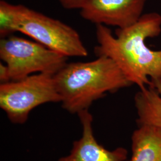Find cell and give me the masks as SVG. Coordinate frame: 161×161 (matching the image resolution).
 I'll use <instances>...</instances> for the list:
<instances>
[{
    "label": "cell",
    "instance_id": "6da1fadb",
    "mask_svg": "<svg viewBox=\"0 0 161 161\" xmlns=\"http://www.w3.org/2000/svg\"><path fill=\"white\" fill-rule=\"evenodd\" d=\"M161 33V15L156 12L143 14L130 27L118 28L115 35L108 26L97 25L94 52L111 58L132 84L142 89L161 80V50H152L146 42Z\"/></svg>",
    "mask_w": 161,
    "mask_h": 161
},
{
    "label": "cell",
    "instance_id": "7a4b0ae2",
    "mask_svg": "<svg viewBox=\"0 0 161 161\" xmlns=\"http://www.w3.org/2000/svg\"><path fill=\"white\" fill-rule=\"evenodd\" d=\"M54 79L63 108L76 114L88 110L107 92L132 85L115 62L106 56L87 62L66 64Z\"/></svg>",
    "mask_w": 161,
    "mask_h": 161
},
{
    "label": "cell",
    "instance_id": "3957f363",
    "mask_svg": "<svg viewBox=\"0 0 161 161\" xmlns=\"http://www.w3.org/2000/svg\"><path fill=\"white\" fill-rule=\"evenodd\" d=\"M20 32L67 57H86L88 52L78 32L69 25L23 5L0 1V35Z\"/></svg>",
    "mask_w": 161,
    "mask_h": 161
},
{
    "label": "cell",
    "instance_id": "277c9868",
    "mask_svg": "<svg viewBox=\"0 0 161 161\" xmlns=\"http://www.w3.org/2000/svg\"><path fill=\"white\" fill-rule=\"evenodd\" d=\"M61 102L53 75L38 73L0 84V107L13 124H23L30 112L48 103Z\"/></svg>",
    "mask_w": 161,
    "mask_h": 161
},
{
    "label": "cell",
    "instance_id": "5b68a950",
    "mask_svg": "<svg viewBox=\"0 0 161 161\" xmlns=\"http://www.w3.org/2000/svg\"><path fill=\"white\" fill-rule=\"evenodd\" d=\"M68 58L38 42L15 35L0 41V58L8 68L11 81L36 72L54 76L66 64Z\"/></svg>",
    "mask_w": 161,
    "mask_h": 161
},
{
    "label": "cell",
    "instance_id": "8992f818",
    "mask_svg": "<svg viewBox=\"0 0 161 161\" xmlns=\"http://www.w3.org/2000/svg\"><path fill=\"white\" fill-rule=\"evenodd\" d=\"M146 0H87L81 17L97 25L119 29L130 27L143 15Z\"/></svg>",
    "mask_w": 161,
    "mask_h": 161
},
{
    "label": "cell",
    "instance_id": "52a82bcc",
    "mask_svg": "<svg viewBox=\"0 0 161 161\" xmlns=\"http://www.w3.org/2000/svg\"><path fill=\"white\" fill-rule=\"evenodd\" d=\"M82 128V136L73 143L68 155L58 161H125L128 156L126 149L119 147L109 150L99 144L94 135L92 116L88 110L78 114Z\"/></svg>",
    "mask_w": 161,
    "mask_h": 161
},
{
    "label": "cell",
    "instance_id": "ba28073f",
    "mask_svg": "<svg viewBox=\"0 0 161 161\" xmlns=\"http://www.w3.org/2000/svg\"><path fill=\"white\" fill-rule=\"evenodd\" d=\"M134 97L138 125L155 127L161 131V80H152Z\"/></svg>",
    "mask_w": 161,
    "mask_h": 161
},
{
    "label": "cell",
    "instance_id": "9c48e42d",
    "mask_svg": "<svg viewBox=\"0 0 161 161\" xmlns=\"http://www.w3.org/2000/svg\"><path fill=\"white\" fill-rule=\"evenodd\" d=\"M130 161H161V131L142 125L132 133Z\"/></svg>",
    "mask_w": 161,
    "mask_h": 161
},
{
    "label": "cell",
    "instance_id": "30bf717a",
    "mask_svg": "<svg viewBox=\"0 0 161 161\" xmlns=\"http://www.w3.org/2000/svg\"><path fill=\"white\" fill-rule=\"evenodd\" d=\"M87 0H58L60 4L66 9H80Z\"/></svg>",
    "mask_w": 161,
    "mask_h": 161
},
{
    "label": "cell",
    "instance_id": "8fae6325",
    "mask_svg": "<svg viewBox=\"0 0 161 161\" xmlns=\"http://www.w3.org/2000/svg\"><path fill=\"white\" fill-rule=\"evenodd\" d=\"M0 80L1 83L11 81L9 70L6 64H0Z\"/></svg>",
    "mask_w": 161,
    "mask_h": 161
}]
</instances>
